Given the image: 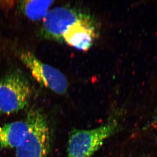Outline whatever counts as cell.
<instances>
[{
	"instance_id": "cell-1",
	"label": "cell",
	"mask_w": 157,
	"mask_h": 157,
	"mask_svg": "<svg viewBox=\"0 0 157 157\" xmlns=\"http://www.w3.org/2000/svg\"><path fill=\"white\" fill-rule=\"evenodd\" d=\"M28 132L25 140L16 148L17 157H49L52 131L46 115L39 108H32L25 120Z\"/></svg>"
},
{
	"instance_id": "cell-2",
	"label": "cell",
	"mask_w": 157,
	"mask_h": 157,
	"mask_svg": "<svg viewBox=\"0 0 157 157\" xmlns=\"http://www.w3.org/2000/svg\"><path fill=\"white\" fill-rule=\"evenodd\" d=\"M119 128V119L114 116L106 123L94 129L73 128L69 136L67 157H92Z\"/></svg>"
},
{
	"instance_id": "cell-3",
	"label": "cell",
	"mask_w": 157,
	"mask_h": 157,
	"mask_svg": "<svg viewBox=\"0 0 157 157\" xmlns=\"http://www.w3.org/2000/svg\"><path fill=\"white\" fill-rule=\"evenodd\" d=\"M31 93L28 81L21 74L11 73L0 79V113L9 114L27 106Z\"/></svg>"
},
{
	"instance_id": "cell-4",
	"label": "cell",
	"mask_w": 157,
	"mask_h": 157,
	"mask_svg": "<svg viewBox=\"0 0 157 157\" xmlns=\"http://www.w3.org/2000/svg\"><path fill=\"white\" fill-rule=\"evenodd\" d=\"M21 59L40 84L58 94L62 95L67 92V78L58 69L45 64L31 52H22Z\"/></svg>"
},
{
	"instance_id": "cell-5",
	"label": "cell",
	"mask_w": 157,
	"mask_h": 157,
	"mask_svg": "<svg viewBox=\"0 0 157 157\" xmlns=\"http://www.w3.org/2000/svg\"><path fill=\"white\" fill-rule=\"evenodd\" d=\"M86 15L65 7H56L50 9L42 19L43 35L47 38L63 40V35L69 28Z\"/></svg>"
},
{
	"instance_id": "cell-6",
	"label": "cell",
	"mask_w": 157,
	"mask_h": 157,
	"mask_svg": "<svg viewBox=\"0 0 157 157\" xmlns=\"http://www.w3.org/2000/svg\"><path fill=\"white\" fill-rule=\"evenodd\" d=\"M96 36V28L93 20L86 15L70 26L63 39L70 46L80 51H86L92 46Z\"/></svg>"
},
{
	"instance_id": "cell-7",
	"label": "cell",
	"mask_w": 157,
	"mask_h": 157,
	"mask_svg": "<svg viewBox=\"0 0 157 157\" xmlns=\"http://www.w3.org/2000/svg\"><path fill=\"white\" fill-rule=\"evenodd\" d=\"M28 132L27 121H16L0 126V150L17 148Z\"/></svg>"
},
{
	"instance_id": "cell-8",
	"label": "cell",
	"mask_w": 157,
	"mask_h": 157,
	"mask_svg": "<svg viewBox=\"0 0 157 157\" xmlns=\"http://www.w3.org/2000/svg\"><path fill=\"white\" fill-rule=\"evenodd\" d=\"M53 3V1H25L22 2L21 7L29 19L38 21L43 19Z\"/></svg>"
},
{
	"instance_id": "cell-9",
	"label": "cell",
	"mask_w": 157,
	"mask_h": 157,
	"mask_svg": "<svg viewBox=\"0 0 157 157\" xmlns=\"http://www.w3.org/2000/svg\"><path fill=\"white\" fill-rule=\"evenodd\" d=\"M153 126L154 128V129L157 131V116L153 121Z\"/></svg>"
}]
</instances>
